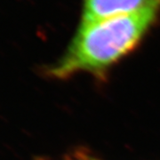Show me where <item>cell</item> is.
Here are the masks:
<instances>
[{
	"label": "cell",
	"mask_w": 160,
	"mask_h": 160,
	"mask_svg": "<svg viewBox=\"0 0 160 160\" xmlns=\"http://www.w3.org/2000/svg\"><path fill=\"white\" fill-rule=\"evenodd\" d=\"M160 6L101 22L80 23L68 50L50 70L67 78L78 71H101L132 51L158 22Z\"/></svg>",
	"instance_id": "1"
},
{
	"label": "cell",
	"mask_w": 160,
	"mask_h": 160,
	"mask_svg": "<svg viewBox=\"0 0 160 160\" xmlns=\"http://www.w3.org/2000/svg\"><path fill=\"white\" fill-rule=\"evenodd\" d=\"M160 6V0H81L80 23H92Z\"/></svg>",
	"instance_id": "2"
}]
</instances>
